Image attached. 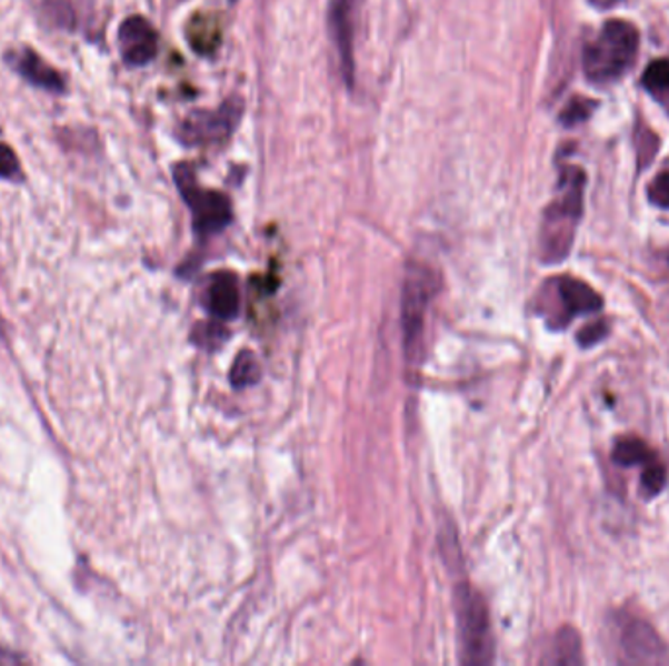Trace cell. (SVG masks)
<instances>
[{
	"instance_id": "obj_11",
	"label": "cell",
	"mask_w": 669,
	"mask_h": 666,
	"mask_svg": "<svg viewBox=\"0 0 669 666\" xmlns=\"http://www.w3.org/2000/svg\"><path fill=\"white\" fill-rule=\"evenodd\" d=\"M204 307L218 321H231L241 307V292L236 274L216 272L206 285Z\"/></svg>"
},
{
	"instance_id": "obj_21",
	"label": "cell",
	"mask_w": 669,
	"mask_h": 666,
	"mask_svg": "<svg viewBox=\"0 0 669 666\" xmlns=\"http://www.w3.org/2000/svg\"><path fill=\"white\" fill-rule=\"evenodd\" d=\"M605 333H607V329L601 323H596V325H589L581 331L580 336H578V341L581 342V346H593L596 342L601 341L603 339Z\"/></svg>"
},
{
	"instance_id": "obj_8",
	"label": "cell",
	"mask_w": 669,
	"mask_h": 666,
	"mask_svg": "<svg viewBox=\"0 0 669 666\" xmlns=\"http://www.w3.org/2000/svg\"><path fill=\"white\" fill-rule=\"evenodd\" d=\"M243 115V102L231 98L212 112H192L180 123L179 138L184 145H213L236 131Z\"/></svg>"
},
{
	"instance_id": "obj_16",
	"label": "cell",
	"mask_w": 669,
	"mask_h": 666,
	"mask_svg": "<svg viewBox=\"0 0 669 666\" xmlns=\"http://www.w3.org/2000/svg\"><path fill=\"white\" fill-rule=\"evenodd\" d=\"M646 89L650 92H666L669 90V59H658L648 65L645 71Z\"/></svg>"
},
{
	"instance_id": "obj_17",
	"label": "cell",
	"mask_w": 669,
	"mask_h": 666,
	"mask_svg": "<svg viewBox=\"0 0 669 666\" xmlns=\"http://www.w3.org/2000/svg\"><path fill=\"white\" fill-rule=\"evenodd\" d=\"M663 487H666V470L653 457L652 462L645 465L642 472V493L646 496L658 495Z\"/></svg>"
},
{
	"instance_id": "obj_4",
	"label": "cell",
	"mask_w": 669,
	"mask_h": 666,
	"mask_svg": "<svg viewBox=\"0 0 669 666\" xmlns=\"http://www.w3.org/2000/svg\"><path fill=\"white\" fill-rule=\"evenodd\" d=\"M439 276L435 270L421 262H409L401 292V331L403 350L409 364L416 366L423 350L425 317L437 292Z\"/></svg>"
},
{
	"instance_id": "obj_5",
	"label": "cell",
	"mask_w": 669,
	"mask_h": 666,
	"mask_svg": "<svg viewBox=\"0 0 669 666\" xmlns=\"http://www.w3.org/2000/svg\"><path fill=\"white\" fill-rule=\"evenodd\" d=\"M174 182L182 200L192 212L198 235H216L228 228L233 218L228 195L198 186L197 176L190 169V164L174 167Z\"/></svg>"
},
{
	"instance_id": "obj_12",
	"label": "cell",
	"mask_w": 669,
	"mask_h": 666,
	"mask_svg": "<svg viewBox=\"0 0 669 666\" xmlns=\"http://www.w3.org/2000/svg\"><path fill=\"white\" fill-rule=\"evenodd\" d=\"M10 65L24 81L41 90H48L51 94H61L66 90V81L58 69L43 61L33 49L12 51Z\"/></svg>"
},
{
	"instance_id": "obj_9",
	"label": "cell",
	"mask_w": 669,
	"mask_h": 666,
	"mask_svg": "<svg viewBox=\"0 0 669 666\" xmlns=\"http://www.w3.org/2000/svg\"><path fill=\"white\" fill-rule=\"evenodd\" d=\"M619 645L627 663H666V647L645 619L622 616L619 619Z\"/></svg>"
},
{
	"instance_id": "obj_6",
	"label": "cell",
	"mask_w": 669,
	"mask_h": 666,
	"mask_svg": "<svg viewBox=\"0 0 669 666\" xmlns=\"http://www.w3.org/2000/svg\"><path fill=\"white\" fill-rule=\"evenodd\" d=\"M603 300L586 282L576 278H556L542 292L539 311L547 323L555 329H563L573 317L589 315L601 310Z\"/></svg>"
},
{
	"instance_id": "obj_15",
	"label": "cell",
	"mask_w": 669,
	"mask_h": 666,
	"mask_svg": "<svg viewBox=\"0 0 669 666\" xmlns=\"http://www.w3.org/2000/svg\"><path fill=\"white\" fill-rule=\"evenodd\" d=\"M229 380H231L233 387H237V390L239 387H249V385L259 382V364H257V357H254L253 352H249V350L239 352V356H237L233 367H231Z\"/></svg>"
},
{
	"instance_id": "obj_14",
	"label": "cell",
	"mask_w": 669,
	"mask_h": 666,
	"mask_svg": "<svg viewBox=\"0 0 669 666\" xmlns=\"http://www.w3.org/2000/svg\"><path fill=\"white\" fill-rule=\"evenodd\" d=\"M612 460L615 464L622 467H632V465H646L652 462L653 454L642 440L625 438L617 442V446L612 450Z\"/></svg>"
},
{
	"instance_id": "obj_7",
	"label": "cell",
	"mask_w": 669,
	"mask_h": 666,
	"mask_svg": "<svg viewBox=\"0 0 669 666\" xmlns=\"http://www.w3.org/2000/svg\"><path fill=\"white\" fill-rule=\"evenodd\" d=\"M360 0H329L327 24L339 61V73L345 84L352 89L357 79V59H355V38L359 24Z\"/></svg>"
},
{
	"instance_id": "obj_13",
	"label": "cell",
	"mask_w": 669,
	"mask_h": 666,
	"mask_svg": "<svg viewBox=\"0 0 669 666\" xmlns=\"http://www.w3.org/2000/svg\"><path fill=\"white\" fill-rule=\"evenodd\" d=\"M550 665H581V639L580 634L571 627H563L558 632L552 643L550 657L545 658Z\"/></svg>"
},
{
	"instance_id": "obj_19",
	"label": "cell",
	"mask_w": 669,
	"mask_h": 666,
	"mask_svg": "<svg viewBox=\"0 0 669 666\" xmlns=\"http://www.w3.org/2000/svg\"><path fill=\"white\" fill-rule=\"evenodd\" d=\"M591 108H593V104H591L589 100L576 98V100H571L570 104L563 110L562 122L566 123V125H576V123L583 122V120H588L589 114H591Z\"/></svg>"
},
{
	"instance_id": "obj_3",
	"label": "cell",
	"mask_w": 669,
	"mask_h": 666,
	"mask_svg": "<svg viewBox=\"0 0 669 666\" xmlns=\"http://www.w3.org/2000/svg\"><path fill=\"white\" fill-rule=\"evenodd\" d=\"M455 614L460 637V660L465 665H490L493 663V634H491L490 609L482 594L470 583L455 586Z\"/></svg>"
},
{
	"instance_id": "obj_2",
	"label": "cell",
	"mask_w": 669,
	"mask_h": 666,
	"mask_svg": "<svg viewBox=\"0 0 669 666\" xmlns=\"http://www.w3.org/2000/svg\"><path fill=\"white\" fill-rule=\"evenodd\" d=\"M640 36L630 22L611 20L583 51V71L589 81L611 82L635 65Z\"/></svg>"
},
{
	"instance_id": "obj_18",
	"label": "cell",
	"mask_w": 669,
	"mask_h": 666,
	"mask_svg": "<svg viewBox=\"0 0 669 666\" xmlns=\"http://www.w3.org/2000/svg\"><path fill=\"white\" fill-rule=\"evenodd\" d=\"M22 176V167L12 147L0 143V179L18 180Z\"/></svg>"
},
{
	"instance_id": "obj_20",
	"label": "cell",
	"mask_w": 669,
	"mask_h": 666,
	"mask_svg": "<svg viewBox=\"0 0 669 666\" xmlns=\"http://www.w3.org/2000/svg\"><path fill=\"white\" fill-rule=\"evenodd\" d=\"M648 198L653 205L669 210V172H661L650 184Z\"/></svg>"
},
{
	"instance_id": "obj_10",
	"label": "cell",
	"mask_w": 669,
	"mask_h": 666,
	"mask_svg": "<svg viewBox=\"0 0 669 666\" xmlns=\"http://www.w3.org/2000/svg\"><path fill=\"white\" fill-rule=\"evenodd\" d=\"M118 46L128 65L143 67L156 59L159 51V36L153 24L146 18L130 17L120 24Z\"/></svg>"
},
{
	"instance_id": "obj_1",
	"label": "cell",
	"mask_w": 669,
	"mask_h": 666,
	"mask_svg": "<svg viewBox=\"0 0 669 666\" xmlns=\"http://www.w3.org/2000/svg\"><path fill=\"white\" fill-rule=\"evenodd\" d=\"M586 176L580 169H566L555 202L548 205L540 229V256L547 264L563 261L570 252L576 228L580 223Z\"/></svg>"
}]
</instances>
